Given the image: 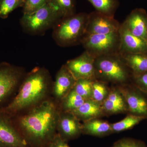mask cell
Returning <instances> with one entry per match:
<instances>
[{
    "mask_svg": "<svg viewBox=\"0 0 147 147\" xmlns=\"http://www.w3.org/2000/svg\"><path fill=\"white\" fill-rule=\"evenodd\" d=\"M120 24L114 16L98 11L88 14L86 34H108L119 32Z\"/></svg>",
    "mask_w": 147,
    "mask_h": 147,
    "instance_id": "ba28073f",
    "label": "cell"
},
{
    "mask_svg": "<svg viewBox=\"0 0 147 147\" xmlns=\"http://www.w3.org/2000/svg\"><path fill=\"white\" fill-rule=\"evenodd\" d=\"M81 44L95 59L119 53V32L108 34H86Z\"/></svg>",
    "mask_w": 147,
    "mask_h": 147,
    "instance_id": "8992f818",
    "label": "cell"
},
{
    "mask_svg": "<svg viewBox=\"0 0 147 147\" xmlns=\"http://www.w3.org/2000/svg\"><path fill=\"white\" fill-rule=\"evenodd\" d=\"M48 147H69L59 135H55L49 143Z\"/></svg>",
    "mask_w": 147,
    "mask_h": 147,
    "instance_id": "f1b7e54d",
    "label": "cell"
},
{
    "mask_svg": "<svg viewBox=\"0 0 147 147\" xmlns=\"http://www.w3.org/2000/svg\"><path fill=\"white\" fill-rule=\"evenodd\" d=\"M23 76L20 68L8 64H0V102L14 90Z\"/></svg>",
    "mask_w": 147,
    "mask_h": 147,
    "instance_id": "9c48e42d",
    "label": "cell"
},
{
    "mask_svg": "<svg viewBox=\"0 0 147 147\" xmlns=\"http://www.w3.org/2000/svg\"><path fill=\"white\" fill-rule=\"evenodd\" d=\"M96 76L115 83H124L128 78V73L120 53L101 56L95 59Z\"/></svg>",
    "mask_w": 147,
    "mask_h": 147,
    "instance_id": "5b68a950",
    "label": "cell"
},
{
    "mask_svg": "<svg viewBox=\"0 0 147 147\" xmlns=\"http://www.w3.org/2000/svg\"><path fill=\"white\" fill-rule=\"evenodd\" d=\"M120 54L127 67L132 70L135 78L147 72V54Z\"/></svg>",
    "mask_w": 147,
    "mask_h": 147,
    "instance_id": "e0dca14e",
    "label": "cell"
},
{
    "mask_svg": "<svg viewBox=\"0 0 147 147\" xmlns=\"http://www.w3.org/2000/svg\"><path fill=\"white\" fill-rule=\"evenodd\" d=\"M92 81L88 79H78L72 89L86 100L91 99Z\"/></svg>",
    "mask_w": 147,
    "mask_h": 147,
    "instance_id": "d4e9b609",
    "label": "cell"
},
{
    "mask_svg": "<svg viewBox=\"0 0 147 147\" xmlns=\"http://www.w3.org/2000/svg\"><path fill=\"white\" fill-rule=\"evenodd\" d=\"M59 117L55 105L46 101L22 117L20 126L30 142L42 146L55 137Z\"/></svg>",
    "mask_w": 147,
    "mask_h": 147,
    "instance_id": "6da1fadb",
    "label": "cell"
},
{
    "mask_svg": "<svg viewBox=\"0 0 147 147\" xmlns=\"http://www.w3.org/2000/svg\"><path fill=\"white\" fill-rule=\"evenodd\" d=\"M135 78L138 84L147 90V72Z\"/></svg>",
    "mask_w": 147,
    "mask_h": 147,
    "instance_id": "f546056e",
    "label": "cell"
},
{
    "mask_svg": "<svg viewBox=\"0 0 147 147\" xmlns=\"http://www.w3.org/2000/svg\"><path fill=\"white\" fill-rule=\"evenodd\" d=\"M60 134L64 140L77 137L82 131V125L78 119L71 113L66 112L59 116L57 126Z\"/></svg>",
    "mask_w": 147,
    "mask_h": 147,
    "instance_id": "4fadbf2b",
    "label": "cell"
},
{
    "mask_svg": "<svg viewBox=\"0 0 147 147\" xmlns=\"http://www.w3.org/2000/svg\"><path fill=\"white\" fill-rule=\"evenodd\" d=\"M146 118V117L143 116L132 114L129 115L121 121L116 123L111 124L112 132H121L131 129Z\"/></svg>",
    "mask_w": 147,
    "mask_h": 147,
    "instance_id": "44dd1931",
    "label": "cell"
},
{
    "mask_svg": "<svg viewBox=\"0 0 147 147\" xmlns=\"http://www.w3.org/2000/svg\"><path fill=\"white\" fill-rule=\"evenodd\" d=\"M63 106L66 112L72 113L78 109L86 101L81 96L72 89L63 98Z\"/></svg>",
    "mask_w": 147,
    "mask_h": 147,
    "instance_id": "7402d4cb",
    "label": "cell"
},
{
    "mask_svg": "<svg viewBox=\"0 0 147 147\" xmlns=\"http://www.w3.org/2000/svg\"><path fill=\"white\" fill-rule=\"evenodd\" d=\"M63 18L57 8L48 1L33 13L23 14L20 23L24 31L32 35H41L54 27Z\"/></svg>",
    "mask_w": 147,
    "mask_h": 147,
    "instance_id": "277c9868",
    "label": "cell"
},
{
    "mask_svg": "<svg viewBox=\"0 0 147 147\" xmlns=\"http://www.w3.org/2000/svg\"><path fill=\"white\" fill-rule=\"evenodd\" d=\"M58 9L63 18L76 12V0H49Z\"/></svg>",
    "mask_w": 147,
    "mask_h": 147,
    "instance_id": "603a6c76",
    "label": "cell"
},
{
    "mask_svg": "<svg viewBox=\"0 0 147 147\" xmlns=\"http://www.w3.org/2000/svg\"><path fill=\"white\" fill-rule=\"evenodd\" d=\"M0 147H28L26 140L8 121L0 117Z\"/></svg>",
    "mask_w": 147,
    "mask_h": 147,
    "instance_id": "7c38bea8",
    "label": "cell"
},
{
    "mask_svg": "<svg viewBox=\"0 0 147 147\" xmlns=\"http://www.w3.org/2000/svg\"><path fill=\"white\" fill-rule=\"evenodd\" d=\"M96 9V11L108 16H114L118 7V0H87Z\"/></svg>",
    "mask_w": 147,
    "mask_h": 147,
    "instance_id": "ffe728a7",
    "label": "cell"
},
{
    "mask_svg": "<svg viewBox=\"0 0 147 147\" xmlns=\"http://www.w3.org/2000/svg\"><path fill=\"white\" fill-rule=\"evenodd\" d=\"M65 65L76 80H94L96 78L95 58L86 51L77 57L67 61Z\"/></svg>",
    "mask_w": 147,
    "mask_h": 147,
    "instance_id": "52a82bcc",
    "label": "cell"
},
{
    "mask_svg": "<svg viewBox=\"0 0 147 147\" xmlns=\"http://www.w3.org/2000/svg\"><path fill=\"white\" fill-rule=\"evenodd\" d=\"M92 86L91 99L101 105L109 94L108 88L103 82L95 79L92 81Z\"/></svg>",
    "mask_w": 147,
    "mask_h": 147,
    "instance_id": "cb8c5ba5",
    "label": "cell"
},
{
    "mask_svg": "<svg viewBox=\"0 0 147 147\" xmlns=\"http://www.w3.org/2000/svg\"><path fill=\"white\" fill-rule=\"evenodd\" d=\"M50 82V75L45 69H34L26 76L18 95L7 109L16 112L36 103L45 95Z\"/></svg>",
    "mask_w": 147,
    "mask_h": 147,
    "instance_id": "7a4b0ae2",
    "label": "cell"
},
{
    "mask_svg": "<svg viewBox=\"0 0 147 147\" xmlns=\"http://www.w3.org/2000/svg\"><path fill=\"white\" fill-rule=\"evenodd\" d=\"M103 112L109 114L123 113L127 110V105L120 90L114 89L101 104Z\"/></svg>",
    "mask_w": 147,
    "mask_h": 147,
    "instance_id": "2e32d148",
    "label": "cell"
},
{
    "mask_svg": "<svg viewBox=\"0 0 147 147\" xmlns=\"http://www.w3.org/2000/svg\"><path fill=\"white\" fill-rule=\"evenodd\" d=\"M25 0H0V17L6 18L18 7H23Z\"/></svg>",
    "mask_w": 147,
    "mask_h": 147,
    "instance_id": "484cf974",
    "label": "cell"
},
{
    "mask_svg": "<svg viewBox=\"0 0 147 147\" xmlns=\"http://www.w3.org/2000/svg\"><path fill=\"white\" fill-rule=\"evenodd\" d=\"M88 17L87 13H79L62 18L53 28L55 42L62 47L81 44L86 34Z\"/></svg>",
    "mask_w": 147,
    "mask_h": 147,
    "instance_id": "3957f363",
    "label": "cell"
},
{
    "mask_svg": "<svg viewBox=\"0 0 147 147\" xmlns=\"http://www.w3.org/2000/svg\"><path fill=\"white\" fill-rule=\"evenodd\" d=\"M122 24L132 34L147 40V13L144 9L132 10Z\"/></svg>",
    "mask_w": 147,
    "mask_h": 147,
    "instance_id": "8fae6325",
    "label": "cell"
},
{
    "mask_svg": "<svg viewBox=\"0 0 147 147\" xmlns=\"http://www.w3.org/2000/svg\"><path fill=\"white\" fill-rule=\"evenodd\" d=\"M71 113L78 119L86 121L102 115L104 112L101 105L90 99L86 100L80 107Z\"/></svg>",
    "mask_w": 147,
    "mask_h": 147,
    "instance_id": "ac0fdd59",
    "label": "cell"
},
{
    "mask_svg": "<svg viewBox=\"0 0 147 147\" xmlns=\"http://www.w3.org/2000/svg\"><path fill=\"white\" fill-rule=\"evenodd\" d=\"M76 80L65 65H63L56 75L54 92L59 99L63 98L72 88Z\"/></svg>",
    "mask_w": 147,
    "mask_h": 147,
    "instance_id": "5bb4252c",
    "label": "cell"
},
{
    "mask_svg": "<svg viewBox=\"0 0 147 147\" xmlns=\"http://www.w3.org/2000/svg\"><path fill=\"white\" fill-rule=\"evenodd\" d=\"M119 53L147 54V40L131 33L122 24L119 30Z\"/></svg>",
    "mask_w": 147,
    "mask_h": 147,
    "instance_id": "30bf717a",
    "label": "cell"
},
{
    "mask_svg": "<svg viewBox=\"0 0 147 147\" xmlns=\"http://www.w3.org/2000/svg\"><path fill=\"white\" fill-rule=\"evenodd\" d=\"M49 0H25L23 8V14L34 12L45 5Z\"/></svg>",
    "mask_w": 147,
    "mask_h": 147,
    "instance_id": "4316f807",
    "label": "cell"
},
{
    "mask_svg": "<svg viewBox=\"0 0 147 147\" xmlns=\"http://www.w3.org/2000/svg\"><path fill=\"white\" fill-rule=\"evenodd\" d=\"M127 110L132 114L147 117V100L144 96L134 90H121Z\"/></svg>",
    "mask_w": 147,
    "mask_h": 147,
    "instance_id": "9a60e30c",
    "label": "cell"
},
{
    "mask_svg": "<svg viewBox=\"0 0 147 147\" xmlns=\"http://www.w3.org/2000/svg\"><path fill=\"white\" fill-rule=\"evenodd\" d=\"M82 131L96 136H103L112 132L111 124L96 119L85 121L82 125Z\"/></svg>",
    "mask_w": 147,
    "mask_h": 147,
    "instance_id": "d6986e66",
    "label": "cell"
},
{
    "mask_svg": "<svg viewBox=\"0 0 147 147\" xmlns=\"http://www.w3.org/2000/svg\"><path fill=\"white\" fill-rule=\"evenodd\" d=\"M112 147H147L144 143L134 139H121L115 143Z\"/></svg>",
    "mask_w": 147,
    "mask_h": 147,
    "instance_id": "83f0119b",
    "label": "cell"
}]
</instances>
